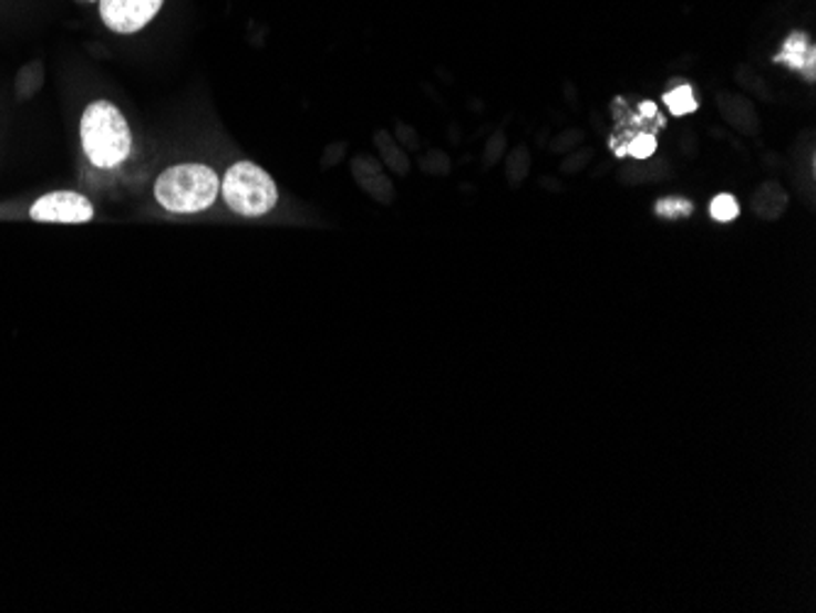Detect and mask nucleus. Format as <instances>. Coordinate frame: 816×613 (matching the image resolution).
Returning a JSON list of instances; mask_svg holds the SVG:
<instances>
[{
	"instance_id": "13",
	"label": "nucleus",
	"mask_w": 816,
	"mask_h": 613,
	"mask_svg": "<svg viewBox=\"0 0 816 613\" xmlns=\"http://www.w3.org/2000/svg\"><path fill=\"white\" fill-rule=\"evenodd\" d=\"M736 81H738V84H741L743 89L751 91V93H755V96L763 98V101H771V98H773V91L767 89L765 79H763L758 72H755L753 66H748V64H743V66H738V69H736Z\"/></svg>"
},
{
	"instance_id": "3",
	"label": "nucleus",
	"mask_w": 816,
	"mask_h": 613,
	"mask_svg": "<svg viewBox=\"0 0 816 613\" xmlns=\"http://www.w3.org/2000/svg\"><path fill=\"white\" fill-rule=\"evenodd\" d=\"M223 200L228 208L245 218H259L269 214L279 200V188L275 179L255 162L233 164L220 184Z\"/></svg>"
},
{
	"instance_id": "17",
	"label": "nucleus",
	"mask_w": 816,
	"mask_h": 613,
	"mask_svg": "<svg viewBox=\"0 0 816 613\" xmlns=\"http://www.w3.org/2000/svg\"><path fill=\"white\" fill-rule=\"evenodd\" d=\"M582 139H585V133H582V129H577V127L565 129L562 135L555 137V143L550 145V149L555 152V155H567V152L575 149L579 143H582Z\"/></svg>"
},
{
	"instance_id": "8",
	"label": "nucleus",
	"mask_w": 816,
	"mask_h": 613,
	"mask_svg": "<svg viewBox=\"0 0 816 613\" xmlns=\"http://www.w3.org/2000/svg\"><path fill=\"white\" fill-rule=\"evenodd\" d=\"M789 198L785 194V188L779 186L777 181H765L753 191L751 198V208L753 214L763 218V220H777L783 218V214L787 210Z\"/></svg>"
},
{
	"instance_id": "15",
	"label": "nucleus",
	"mask_w": 816,
	"mask_h": 613,
	"mask_svg": "<svg viewBox=\"0 0 816 613\" xmlns=\"http://www.w3.org/2000/svg\"><path fill=\"white\" fill-rule=\"evenodd\" d=\"M655 214L660 218H670V220L672 218H684V216L692 214V204L688 198H662V200H658Z\"/></svg>"
},
{
	"instance_id": "18",
	"label": "nucleus",
	"mask_w": 816,
	"mask_h": 613,
	"mask_svg": "<svg viewBox=\"0 0 816 613\" xmlns=\"http://www.w3.org/2000/svg\"><path fill=\"white\" fill-rule=\"evenodd\" d=\"M591 157H595V149L570 152V155H567L565 162L560 164V169H562V174H577V172H582L587 167Z\"/></svg>"
},
{
	"instance_id": "4",
	"label": "nucleus",
	"mask_w": 816,
	"mask_h": 613,
	"mask_svg": "<svg viewBox=\"0 0 816 613\" xmlns=\"http://www.w3.org/2000/svg\"><path fill=\"white\" fill-rule=\"evenodd\" d=\"M164 0H101V18L105 28L117 34H133L152 22Z\"/></svg>"
},
{
	"instance_id": "19",
	"label": "nucleus",
	"mask_w": 816,
	"mask_h": 613,
	"mask_svg": "<svg viewBox=\"0 0 816 613\" xmlns=\"http://www.w3.org/2000/svg\"><path fill=\"white\" fill-rule=\"evenodd\" d=\"M380 147L384 149V157H386V162L389 164H392V167L396 169V172H401V174H404L406 172V167H409V164H406V159L404 157H401L399 155V149L392 145V143H389V139H386V135H380Z\"/></svg>"
},
{
	"instance_id": "6",
	"label": "nucleus",
	"mask_w": 816,
	"mask_h": 613,
	"mask_svg": "<svg viewBox=\"0 0 816 613\" xmlns=\"http://www.w3.org/2000/svg\"><path fill=\"white\" fill-rule=\"evenodd\" d=\"M716 105H719L721 117H724V121L736 129V133L746 135V137H755L761 133V117L748 96H743V93L724 91L716 96Z\"/></svg>"
},
{
	"instance_id": "12",
	"label": "nucleus",
	"mask_w": 816,
	"mask_h": 613,
	"mask_svg": "<svg viewBox=\"0 0 816 613\" xmlns=\"http://www.w3.org/2000/svg\"><path fill=\"white\" fill-rule=\"evenodd\" d=\"M655 149H658V139H655V135L641 133V135L631 137L629 143H626L623 147H617V155H621V157H623V155H629V157H633V159H650V157L655 155Z\"/></svg>"
},
{
	"instance_id": "14",
	"label": "nucleus",
	"mask_w": 816,
	"mask_h": 613,
	"mask_svg": "<svg viewBox=\"0 0 816 613\" xmlns=\"http://www.w3.org/2000/svg\"><path fill=\"white\" fill-rule=\"evenodd\" d=\"M738 204L736 198H733L731 194H719L714 200H712V208H709V214H712V218L716 222H731L738 218Z\"/></svg>"
},
{
	"instance_id": "7",
	"label": "nucleus",
	"mask_w": 816,
	"mask_h": 613,
	"mask_svg": "<svg viewBox=\"0 0 816 613\" xmlns=\"http://www.w3.org/2000/svg\"><path fill=\"white\" fill-rule=\"evenodd\" d=\"M775 62L797 69V72L807 76L809 81H814L816 76V50H814V44L807 40V34H802V32L789 34L787 42L783 44V52L775 56Z\"/></svg>"
},
{
	"instance_id": "11",
	"label": "nucleus",
	"mask_w": 816,
	"mask_h": 613,
	"mask_svg": "<svg viewBox=\"0 0 816 613\" xmlns=\"http://www.w3.org/2000/svg\"><path fill=\"white\" fill-rule=\"evenodd\" d=\"M665 103H668V108H670V113L672 115H690V113H694L696 111V105H700V103H696V98H694V91H692V86L690 84H682V86H678V89H672V91H668L665 93Z\"/></svg>"
},
{
	"instance_id": "16",
	"label": "nucleus",
	"mask_w": 816,
	"mask_h": 613,
	"mask_svg": "<svg viewBox=\"0 0 816 613\" xmlns=\"http://www.w3.org/2000/svg\"><path fill=\"white\" fill-rule=\"evenodd\" d=\"M504 155H506V135H504V129H496V133L489 137L487 147H484V164H487V167H494L496 162L504 159Z\"/></svg>"
},
{
	"instance_id": "2",
	"label": "nucleus",
	"mask_w": 816,
	"mask_h": 613,
	"mask_svg": "<svg viewBox=\"0 0 816 613\" xmlns=\"http://www.w3.org/2000/svg\"><path fill=\"white\" fill-rule=\"evenodd\" d=\"M220 179L206 164H176L159 174L155 198L172 214H200L216 204Z\"/></svg>"
},
{
	"instance_id": "10",
	"label": "nucleus",
	"mask_w": 816,
	"mask_h": 613,
	"mask_svg": "<svg viewBox=\"0 0 816 613\" xmlns=\"http://www.w3.org/2000/svg\"><path fill=\"white\" fill-rule=\"evenodd\" d=\"M528 172H530V152H528L526 145H518V147H514L512 152H508L506 179L512 186H518L526 179Z\"/></svg>"
},
{
	"instance_id": "1",
	"label": "nucleus",
	"mask_w": 816,
	"mask_h": 613,
	"mask_svg": "<svg viewBox=\"0 0 816 613\" xmlns=\"http://www.w3.org/2000/svg\"><path fill=\"white\" fill-rule=\"evenodd\" d=\"M81 145L93 167L113 169L133 149V135L125 115L111 101H93L81 115Z\"/></svg>"
},
{
	"instance_id": "20",
	"label": "nucleus",
	"mask_w": 816,
	"mask_h": 613,
	"mask_svg": "<svg viewBox=\"0 0 816 613\" xmlns=\"http://www.w3.org/2000/svg\"><path fill=\"white\" fill-rule=\"evenodd\" d=\"M431 162H423V169L425 172H441V174H445V172H451V162H447V157L443 155V152H433V155L428 157Z\"/></svg>"
},
{
	"instance_id": "5",
	"label": "nucleus",
	"mask_w": 816,
	"mask_h": 613,
	"mask_svg": "<svg viewBox=\"0 0 816 613\" xmlns=\"http://www.w3.org/2000/svg\"><path fill=\"white\" fill-rule=\"evenodd\" d=\"M30 218L38 222H89L93 220V206L81 194L54 191L34 200Z\"/></svg>"
},
{
	"instance_id": "9",
	"label": "nucleus",
	"mask_w": 816,
	"mask_h": 613,
	"mask_svg": "<svg viewBox=\"0 0 816 613\" xmlns=\"http://www.w3.org/2000/svg\"><path fill=\"white\" fill-rule=\"evenodd\" d=\"M668 172V162L665 159H636L623 164L619 176L623 184L636 186V184H645V181H660L662 176Z\"/></svg>"
}]
</instances>
